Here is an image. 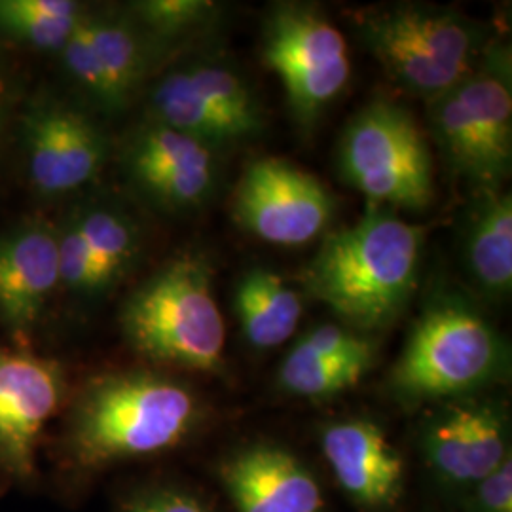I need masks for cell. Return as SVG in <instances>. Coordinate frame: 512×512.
<instances>
[{"label": "cell", "instance_id": "6da1fadb", "mask_svg": "<svg viewBox=\"0 0 512 512\" xmlns=\"http://www.w3.org/2000/svg\"><path fill=\"white\" fill-rule=\"evenodd\" d=\"M423 230L380 205L332 232L300 272L304 291L359 334L389 329L420 279Z\"/></svg>", "mask_w": 512, "mask_h": 512}, {"label": "cell", "instance_id": "7a4b0ae2", "mask_svg": "<svg viewBox=\"0 0 512 512\" xmlns=\"http://www.w3.org/2000/svg\"><path fill=\"white\" fill-rule=\"evenodd\" d=\"M202 421L188 385L145 370L95 380L74 412L73 454L88 469L171 450Z\"/></svg>", "mask_w": 512, "mask_h": 512}, {"label": "cell", "instance_id": "3957f363", "mask_svg": "<svg viewBox=\"0 0 512 512\" xmlns=\"http://www.w3.org/2000/svg\"><path fill=\"white\" fill-rule=\"evenodd\" d=\"M120 323L129 346L158 365L219 372L226 325L202 253H183L129 294Z\"/></svg>", "mask_w": 512, "mask_h": 512}, {"label": "cell", "instance_id": "277c9868", "mask_svg": "<svg viewBox=\"0 0 512 512\" xmlns=\"http://www.w3.org/2000/svg\"><path fill=\"white\" fill-rule=\"evenodd\" d=\"M361 44L403 92L431 101L475 71L488 33L458 10L399 2L355 16Z\"/></svg>", "mask_w": 512, "mask_h": 512}, {"label": "cell", "instance_id": "5b68a950", "mask_svg": "<svg viewBox=\"0 0 512 512\" xmlns=\"http://www.w3.org/2000/svg\"><path fill=\"white\" fill-rule=\"evenodd\" d=\"M509 368V348L486 317L459 296L431 302L391 368L403 403H444L476 395Z\"/></svg>", "mask_w": 512, "mask_h": 512}, {"label": "cell", "instance_id": "8992f818", "mask_svg": "<svg viewBox=\"0 0 512 512\" xmlns=\"http://www.w3.org/2000/svg\"><path fill=\"white\" fill-rule=\"evenodd\" d=\"M442 160L475 190L503 188L512 167V63L509 46L488 44L475 71L427 101Z\"/></svg>", "mask_w": 512, "mask_h": 512}, {"label": "cell", "instance_id": "52a82bcc", "mask_svg": "<svg viewBox=\"0 0 512 512\" xmlns=\"http://www.w3.org/2000/svg\"><path fill=\"white\" fill-rule=\"evenodd\" d=\"M338 169L372 205L420 213L435 200L427 137L412 112L393 101H372L349 120L338 143Z\"/></svg>", "mask_w": 512, "mask_h": 512}, {"label": "cell", "instance_id": "ba28073f", "mask_svg": "<svg viewBox=\"0 0 512 512\" xmlns=\"http://www.w3.org/2000/svg\"><path fill=\"white\" fill-rule=\"evenodd\" d=\"M262 61L281 80L294 120L310 128L346 90L348 42L323 10L277 2L262 25Z\"/></svg>", "mask_w": 512, "mask_h": 512}, {"label": "cell", "instance_id": "9c48e42d", "mask_svg": "<svg viewBox=\"0 0 512 512\" xmlns=\"http://www.w3.org/2000/svg\"><path fill=\"white\" fill-rule=\"evenodd\" d=\"M336 200L329 186L281 158H256L239 177L232 213L239 226L272 245H304L332 222Z\"/></svg>", "mask_w": 512, "mask_h": 512}, {"label": "cell", "instance_id": "30bf717a", "mask_svg": "<svg viewBox=\"0 0 512 512\" xmlns=\"http://www.w3.org/2000/svg\"><path fill=\"white\" fill-rule=\"evenodd\" d=\"M420 448L439 482L469 490L511 458L507 408L478 395L444 401L423 423Z\"/></svg>", "mask_w": 512, "mask_h": 512}, {"label": "cell", "instance_id": "8fae6325", "mask_svg": "<svg viewBox=\"0 0 512 512\" xmlns=\"http://www.w3.org/2000/svg\"><path fill=\"white\" fill-rule=\"evenodd\" d=\"M124 165L129 181L148 202L173 213L202 209L219 181L213 148L154 120L131 137Z\"/></svg>", "mask_w": 512, "mask_h": 512}, {"label": "cell", "instance_id": "7c38bea8", "mask_svg": "<svg viewBox=\"0 0 512 512\" xmlns=\"http://www.w3.org/2000/svg\"><path fill=\"white\" fill-rule=\"evenodd\" d=\"M29 175L46 196L90 183L107 160V139L92 120L65 105H42L25 120Z\"/></svg>", "mask_w": 512, "mask_h": 512}, {"label": "cell", "instance_id": "4fadbf2b", "mask_svg": "<svg viewBox=\"0 0 512 512\" xmlns=\"http://www.w3.org/2000/svg\"><path fill=\"white\" fill-rule=\"evenodd\" d=\"M220 482L236 512H325V494L291 450L255 442L220 463Z\"/></svg>", "mask_w": 512, "mask_h": 512}, {"label": "cell", "instance_id": "5bb4252c", "mask_svg": "<svg viewBox=\"0 0 512 512\" xmlns=\"http://www.w3.org/2000/svg\"><path fill=\"white\" fill-rule=\"evenodd\" d=\"M321 452L336 484L357 507L387 511L403 497V456L374 421L330 423L321 433Z\"/></svg>", "mask_w": 512, "mask_h": 512}, {"label": "cell", "instance_id": "9a60e30c", "mask_svg": "<svg viewBox=\"0 0 512 512\" xmlns=\"http://www.w3.org/2000/svg\"><path fill=\"white\" fill-rule=\"evenodd\" d=\"M61 395L59 366L29 353L0 349V458L14 473L31 471L38 437Z\"/></svg>", "mask_w": 512, "mask_h": 512}, {"label": "cell", "instance_id": "2e32d148", "mask_svg": "<svg viewBox=\"0 0 512 512\" xmlns=\"http://www.w3.org/2000/svg\"><path fill=\"white\" fill-rule=\"evenodd\" d=\"M59 285L57 232L25 224L0 236V319L19 332L40 315Z\"/></svg>", "mask_w": 512, "mask_h": 512}, {"label": "cell", "instance_id": "e0dca14e", "mask_svg": "<svg viewBox=\"0 0 512 512\" xmlns=\"http://www.w3.org/2000/svg\"><path fill=\"white\" fill-rule=\"evenodd\" d=\"M463 255L476 287L490 298L512 289V196L503 188L476 190L463 232Z\"/></svg>", "mask_w": 512, "mask_h": 512}, {"label": "cell", "instance_id": "ac0fdd59", "mask_svg": "<svg viewBox=\"0 0 512 512\" xmlns=\"http://www.w3.org/2000/svg\"><path fill=\"white\" fill-rule=\"evenodd\" d=\"M302 298L279 274L253 268L239 277L234 311L243 338L256 349H274L294 334L302 317Z\"/></svg>", "mask_w": 512, "mask_h": 512}, {"label": "cell", "instance_id": "d6986e66", "mask_svg": "<svg viewBox=\"0 0 512 512\" xmlns=\"http://www.w3.org/2000/svg\"><path fill=\"white\" fill-rule=\"evenodd\" d=\"M86 25L99 65L109 82L114 112L122 110L145 82L158 44L131 16L86 12Z\"/></svg>", "mask_w": 512, "mask_h": 512}, {"label": "cell", "instance_id": "ffe728a7", "mask_svg": "<svg viewBox=\"0 0 512 512\" xmlns=\"http://www.w3.org/2000/svg\"><path fill=\"white\" fill-rule=\"evenodd\" d=\"M84 8L71 0H0V31L40 50H61Z\"/></svg>", "mask_w": 512, "mask_h": 512}, {"label": "cell", "instance_id": "44dd1931", "mask_svg": "<svg viewBox=\"0 0 512 512\" xmlns=\"http://www.w3.org/2000/svg\"><path fill=\"white\" fill-rule=\"evenodd\" d=\"M73 219L93 255L109 275L110 283L116 285L133 268L139 253L135 224L124 213L107 205L78 209Z\"/></svg>", "mask_w": 512, "mask_h": 512}, {"label": "cell", "instance_id": "7402d4cb", "mask_svg": "<svg viewBox=\"0 0 512 512\" xmlns=\"http://www.w3.org/2000/svg\"><path fill=\"white\" fill-rule=\"evenodd\" d=\"M370 366L325 359L296 344L279 368V385L294 397L329 399L359 384Z\"/></svg>", "mask_w": 512, "mask_h": 512}, {"label": "cell", "instance_id": "603a6c76", "mask_svg": "<svg viewBox=\"0 0 512 512\" xmlns=\"http://www.w3.org/2000/svg\"><path fill=\"white\" fill-rule=\"evenodd\" d=\"M131 18L158 46L215 27L220 16L217 2L207 0H141L131 4Z\"/></svg>", "mask_w": 512, "mask_h": 512}, {"label": "cell", "instance_id": "cb8c5ba5", "mask_svg": "<svg viewBox=\"0 0 512 512\" xmlns=\"http://www.w3.org/2000/svg\"><path fill=\"white\" fill-rule=\"evenodd\" d=\"M57 255H59V283L73 293H105L112 287L109 275L78 230L73 217L67 220L63 230L57 232Z\"/></svg>", "mask_w": 512, "mask_h": 512}, {"label": "cell", "instance_id": "d4e9b609", "mask_svg": "<svg viewBox=\"0 0 512 512\" xmlns=\"http://www.w3.org/2000/svg\"><path fill=\"white\" fill-rule=\"evenodd\" d=\"M59 52L63 55L67 73L71 74V78L80 86V90L93 99L101 109L114 112L109 82L99 65V59L93 50L92 38L88 33L86 12L78 21L73 35Z\"/></svg>", "mask_w": 512, "mask_h": 512}, {"label": "cell", "instance_id": "484cf974", "mask_svg": "<svg viewBox=\"0 0 512 512\" xmlns=\"http://www.w3.org/2000/svg\"><path fill=\"white\" fill-rule=\"evenodd\" d=\"M298 344L319 357L334 361L374 365L376 359L374 342L365 334H359L344 325H319L304 334Z\"/></svg>", "mask_w": 512, "mask_h": 512}, {"label": "cell", "instance_id": "4316f807", "mask_svg": "<svg viewBox=\"0 0 512 512\" xmlns=\"http://www.w3.org/2000/svg\"><path fill=\"white\" fill-rule=\"evenodd\" d=\"M467 494V512H512V459H505Z\"/></svg>", "mask_w": 512, "mask_h": 512}, {"label": "cell", "instance_id": "83f0119b", "mask_svg": "<svg viewBox=\"0 0 512 512\" xmlns=\"http://www.w3.org/2000/svg\"><path fill=\"white\" fill-rule=\"evenodd\" d=\"M124 512H213L200 497L181 488H154L131 499Z\"/></svg>", "mask_w": 512, "mask_h": 512}, {"label": "cell", "instance_id": "f1b7e54d", "mask_svg": "<svg viewBox=\"0 0 512 512\" xmlns=\"http://www.w3.org/2000/svg\"><path fill=\"white\" fill-rule=\"evenodd\" d=\"M0 116H2V80H0Z\"/></svg>", "mask_w": 512, "mask_h": 512}]
</instances>
